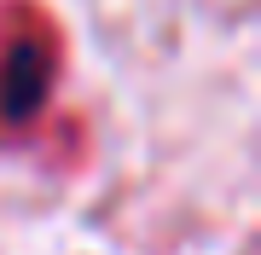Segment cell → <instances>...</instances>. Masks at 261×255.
Listing matches in <instances>:
<instances>
[{
  "instance_id": "6da1fadb",
  "label": "cell",
  "mask_w": 261,
  "mask_h": 255,
  "mask_svg": "<svg viewBox=\"0 0 261 255\" xmlns=\"http://www.w3.org/2000/svg\"><path fill=\"white\" fill-rule=\"evenodd\" d=\"M58 76V35L41 12H12L0 35V122H29Z\"/></svg>"
}]
</instances>
